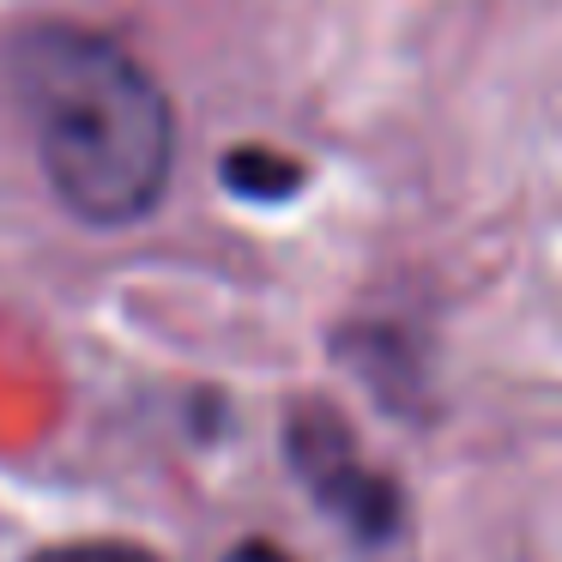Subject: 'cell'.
Masks as SVG:
<instances>
[{
	"label": "cell",
	"mask_w": 562,
	"mask_h": 562,
	"mask_svg": "<svg viewBox=\"0 0 562 562\" xmlns=\"http://www.w3.org/2000/svg\"><path fill=\"white\" fill-rule=\"evenodd\" d=\"M13 91L43 182L79 224L122 231L158 212L176 170V115L134 49L74 19L13 37Z\"/></svg>",
	"instance_id": "6da1fadb"
},
{
	"label": "cell",
	"mask_w": 562,
	"mask_h": 562,
	"mask_svg": "<svg viewBox=\"0 0 562 562\" xmlns=\"http://www.w3.org/2000/svg\"><path fill=\"white\" fill-rule=\"evenodd\" d=\"M218 182L231 188L236 200L272 206V200H291L296 188H303V164L284 158V151H272V146H236V151H224Z\"/></svg>",
	"instance_id": "3957f363"
},
{
	"label": "cell",
	"mask_w": 562,
	"mask_h": 562,
	"mask_svg": "<svg viewBox=\"0 0 562 562\" xmlns=\"http://www.w3.org/2000/svg\"><path fill=\"white\" fill-rule=\"evenodd\" d=\"M31 562H164V557L146 544H127V538H74V544H43Z\"/></svg>",
	"instance_id": "277c9868"
},
{
	"label": "cell",
	"mask_w": 562,
	"mask_h": 562,
	"mask_svg": "<svg viewBox=\"0 0 562 562\" xmlns=\"http://www.w3.org/2000/svg\"><path fill=\"white\" fill-rule=\"evenodd\" d=\"M284 453H291V472L308 484V496H315L333 520L351 526L363 544H381V538L400 532V484L381 477L375 465L363 460L351 424H345L327 400L291 405Z\"/></svg>",
	"instance_id": "7a4b0ae2"
},
{
	"label": "cell",
	"mask_w": 562,
	"mask_h": 562,
	"mask_svg": "<svg viewBox=\"0 0 562 562\" xmlns=\"http://www.w3.org/2000/svg\"><path fill=\"white\" fill-rule=\"evenodd\" d=\"M231 562H296V557H284L279 544H260V538H248V544H236Z\"/></svg>",
	"instance_id": "5b68a950"
}]
</instances>
